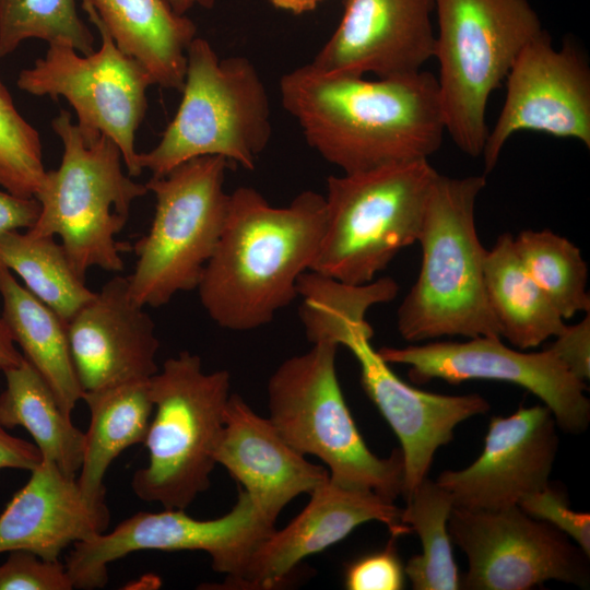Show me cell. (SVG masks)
<instances>
[{"instance_id": "6da1fadb", "label": "cell", "mask_w": 590, "mask_h": 590, "mask_svg": "<svg viewBox=\"0 0 590 590\" xmlns=\"http://www.w3.org/2000/svg\"><path fill=\"white\" fill-rule=\"evenodd\" d=\"M280 92L309 146L343 174L428 160L446 132L437 78L423 70L365 80L307 63L281 78Z\"/></svg>"}, {"instance_id": "7a4b0ae2", "label": "cell", "mask_w": 590, "mask_h": 590, "mask_svg": "<svg viewBox=\"0 0 590 590\" xmlns=\"http://www.w3.org/2000/svg\"><path fill=\"white\" fill-rule=\"evenodd\" d=\"M324 197L306 190L273 206L251 187L229 193L226 222L197 286L202 307L220 327L250 331L270 323L297 296L298 278L318 252Z\"/></svg>"}, {"instance_id": "3957f363", "label": "cell", "mask_w": 590, "mask_h": 590, "mask_svg": "<svg viewBox=\"0 0 590 590\" xmlns=\"http://www.w3.org/2000/svg\"><path fill=\"white\" fill-rule=\"evenodd\" d=\"M485 185L483 175L437 177L417 238L420 273L398 309L404 340L502 338L485 288L487 250L475 227V203Z\"/></svg>"}, {"instance_id": "277c9868", "label": "cell", "mask_w": 590, "mask_h": 590, "mask_svg": "<svg viewBox=\"0 0 590 590\" xmlns=\"http://www.w3.org/2000/svg\"><path fill=\"white\" fill-rule=\"evenodd\" d=\"M51 127L62 142V158L57 169L46 173L35 196L39 215L26 232L59 236L83 280L93 267L119 272L122 246L116 235L125 227L132 202L148 189L122 170L120 149L99 130L73 122L68 110H60Z\"/></svg>"}, {"instance_id": "5b68a950", "label": "cell", "mask_w": 590, "mask_h": 590, "mask_svg": "<svg viewBox=\"0 0 590 590\" xmlns=\"http://www.w3.org/2000/svg\"><path fill=\"white\" fill-rule=\"evenodd\" d=\"M438 176L427 158L329 176L326 228L310 271L350 285L374 281L417 241Z\"/></svg>"}, {"instance_id": "8992f818", "label": "cell", "mask_w": 590, "mask_h": 590, "mask_svg": "<svg viewBox=\"0 0 590 590\" xmlns=\"http://www.w3.org/2000/svg\"><path fill=\"white\" fill-rule=\"evenodd\" d=\"M181 92L157 145L138 154L140 167L162 177L189 160L216 155L255 169L272 126L269 97L252 62L243 56L221 60L206 39L194 37Z\"/></svg>"}, {"instance_id": "52a82bcc", "label": "cell", "mask_w": 590, "mask_h": 590, "mask_svg": "<svg viewBox=\"0 0 590 590\" xmlns=\"http://www.w3.org/2000/svg\"><path fill=\"white\" fill-rule=\"evenodd\" d=\"M338 347L320 340L280 364L268 381L269 420L297 452L319 458L333 482L394 500L403 492L402 452L379 458L367 447L338 380Z\"/></svg>"}, {"instance_id": "ba28073f", "label": "cell", "mask_w": 590, "mask_h": 590, "mask_svg": "<svg viewBox=\"0 0 590 590\" xmlns=\"http://www.w3.org/2000/svg\"><path fill=\"white\" fill-rule=\"evenodd\" d=\"M434 57L446 132L465 154L482 155L491 94L523 47L544 30L529 0H434Z\"/></svg>"}, {"instance_id": "9c48e42d", "label": "cell", "mask_w": 590, "mask_h": 590, "mask_svg": "<svg viewBox=\"0 0 590 590\" xmlns=\"http://www.w3.org/2000/svg\"><path fill=\"white\" fill-rule=\"evenodd\" d=\"M229 387L227 370L205 373L189 351L167 358L151 377L154 409L143 442L149 462L131 480L141 500L186 509L209 488Z\"/></svg>"}, {"instance_id": "30bf717a", "label": "cell", "mask_w": 590, "mask_h": 590, "mask_svg": "<svg viewBox=\"0 0 590 590\" xmlns=\"http://www.w3.org/2000/svg\"><path fill=\"white\" fill-rule=\"evenodd\" d=\"M231 165L222 156H200L145 184L155 196V213L149 232L134 244L137 262L126 276L139 305L161 307L197 288L226 222L224 181Z\"/></svg>"}, {"instance_id": "8fae6325", "label": "cell", "mask_w": 590, "mask_h": 590, "mask_svg": "<svg viewBox=\"0 0 590 590\" xmlns=\"http://www.w3.org/2000/svg\"><path fill=\"white\" fill-rule=\"evenodd\" d=\"M367 309L355 302H333L311 321L314 341L328 340L349 349L361 368V382L400 441L404 463L402 496L425 479L436 451L449 444L463 421L485 414L491 405L477 393L439 394L401 380L370 344L373 328Z\"/></svg>"}, {"instance_id": "7c38bea8", "label": "cell", "mask_w": 590, "mask_h": 590, "mask_svg": "<svg viewBox=\"0 0 590 590\" xmlns=\"http://www.w3.org/2000/svg\"><path fill=\"white\" fill-rule=\"evenodd\" d=\"M82 9L101 35L99 49L80 56L67 43L48 44L45 56L20 72L16 85L31 95L64 97L80 126L99 130L118 145L127 174L135 177L142 172L135 132L153 81L138 60L117 47L90 0H82Z\"/></svg>"}, {"instance_id": "4fadbf2b", "label": "cell", "mask_w": 590, "mask_h": 590, "mask_svg": "<svg viewBox=\"0 0 590 590\" xmlns=\"http://www.w3.org/2000/svg\"><path fill=\"white\" fill-rule=\"evenodd\" d=\"M273 530L274 523L241 489L233 508L216 519L198 520L185 509L138 512L109 533L74 543L63 565L74 589L91 590L107 583L110 563L133 552L202 551L215 571L232 579Z\"/></svg>"}, {"instance_id": "5bb4252c", "label": "cell", "mask_w": 590, "mask_h": 590, "mask_svg": "<svg viewBox=\"0 0 590 590\" xmlns=\"http://www.w3.org/2000/svg\"><path fill=\"white\" fill-rule=\"evenodd\" d=\"M448 530L468 558L462 589L528 590L548 580L589 586V556L518 505L498 510L453 507Z\"/></svg>"}, {"instance_id": "9a60e30c", "label": "cell", "mask_w": 590, "mask_h": 590, "mask_svg": "<svg viewBox=\"0 0 590 590\" xmlns=\"http://www.w3.org/2000/svg\"><path fill=\"white\" fill-rule=\"evenodd\" d=\"M388 364L410 367L414 382L442 379L451 385L485 379L509 382L536 396L565 433L581 434L590 422L586 382L573 376L546 347L523 352L506 346L499 337H476L465 342H432L405 347L384 346Z\"/></svg>"}, {"instance_id": "2e32d148", "label": "cell", "mask_w": 590, "mask_h": 590, "mask_svg": "<svg viewBox=\"0 0 590 590\" xmlns=\"http://www.w3.org/2000/svg\"><path fill=\"white\" fill-rule=\"evenodd\" d=\"M505 80V102L482 152L486 174L518 131L571 138L590 148V69L571 40L557 49L543 31L523 47Z\"/></svg>"}, {"instance_id": "e0dca14e", "label": "cell", "mask_w": 590, "mask_h": 590, "mask_svg": "<svg viewBox=\"0 0 590 590\" xmlns=\"http://www.w3.org/2000/svg\"><path fill=\"white\" fill-rule=\"evenodd\" d=\"M557 427L544 404L493 416L479 458L462 470L441 472L436 482L449 493L453 507L498 510L519 505L551 482Z\"/></svg>"}, {"instance_id": "ac0fdd59", "label": "cell", "mask_w": 590, "mask_h": 590, "mask_svg": "<svg viewBox=\"0 0 590 590\" xmlns=\"http://www.w3.org/2000/svg\"><path fill=\"white\" fill-rule=\"evenodd\" d=\"M434 0H345L343 16L310 62L341 75L416 73L434 57Z\"/></svg>"}, {"instance_id": "d6986e66", "label": "cell", "mask_w": 590, "mask_h": 590, "mask_svg": "<svg viewBox=\"0 0 590 590\" xmlns=\"http://www.w3.org/2000/svg\"><path fill=\"white\" fill-rule=\"evenodd\" d=\"M306 507L283 529L273 530L252 552L238 576L224 589H271L286 579L307 556L324 551L356 527L379 521L393 536L410 533L393 502L379 494L347 487L328 477L309 493Z\"/></svg>"}, {"instance_id": "ffe728a7", "label": "cell", "mask_w": 590, "mask_h": 590, "mask_svg": "<svg viewBox=\"0 0 590 590\" xmlns=\"http://www.w3.org/2000/svg\"><path fill=\"white\" fill-rule=\"evenodd\" d=\"M67 334L83 393L158 371L155 323L130 296L126 276L107 281L67 323Z\"/></svg>"}, {"instance_id": "44dd1931", "label": "cell", "mask_w": 590, "mask_h": 590, "mask_svg": "<svg viewBox=\"0 0 590 590\" xmlns=\"http://www.w3.org/2000/svg\"><path fill=\"white\" fill-rule=\"evenodd\" d=\"M215 461L273 523L292 499L329 477L324 467L306 460L238 394L228 398Z\"/></svg>"}, {"instance_id": "7402d4cb", "label": "cell", "mask_w": 590, "mask_h": 590, "mask_svg": "<svg viewBox=\"0 0 590 590\" xmlns=\"http://www.w3.org/2000/svg\"><path fill=\"white\" fill-rule=\"evenodd\" d=\"M109 521L106 503L90 502L76 477L42 460L0 515V554L22 550L56 562L67 547L105 532Z\"/></svg>"}, {"instance_id": "603a6c76", "label": "cell", "mask_w": 590, "mask_h": 590, "mask_svg": "<svg viewBox=\"0 0 590 590\" xmlns=\"http://www.w3.org/2000/svg\"><path fill=\"white\" fill-rule=\"evenodd\" d=\"M117 47L138 60L153 84L181 92L194 23L166 0H90Z\"/></svg>"}, {"instance_id": "cb8c5ba5", "label": "cell", "mask_w": 590, "mask_h": 590, "mask_svg": "<svg viewBox=\"0 0 590 590\" xmlns=\"http://www.w3.org/2000/svg\"><path fill=\"white\" fill-rule=\"evenodd\" d=\"M0 297L1 315L14 342L50 387L62 410L71 415L83 390L73 365L67 324L1 263Z\"/></svg>"}, {"instance_id": "d4e9b609", "label": "cell", "mask_w": 590, "mask_h": 590, "mask_svg": "<svg viewBox=\"0 0 590 590\" xmlns=\"http://www.w3.org/2000/svg\"><path fill=\"white\" fill-rule=\"evenodd\" d=\"M150 379L83 393L90 425L76 481L92 503H105L104 476L113 461L125 449L144 442L154 409Z\"/></svg>"}, {"instance_id": "484cf974", "label": "cell", "mask_w": 590, "mask_h": 590, "mask_svg": "<svg viewBox=\"0 0 590 590\" xmlns=\"http://www.w3.org/2000/svg\"><path fill=\"white\" fill-rule=\"evenodd\" d=\"M484 278L500 337L515 347H536L566 327L565 319L524 269L510 233L502 234L487 250Z\"/></svg>"}, {"instance_id": "4316f807", "label": "cell", "mask_w": 590, "mask_h": 590, "mask_svg": "<svg viewBox=\"0 0 590 590\" xmlns=\"http://www.w3.org/2000/svg\"><path fill=\"white\" fill-rule=\"evenodd\" d=\"M0 393V423L4 428H25L35 440L42 460L52 462L62 473L76 477L81 469L84 433L57 401L52 390L23 357L4 373Z\"/></svg>"}, {"instance_id": "83f0119b", "label": "cell", "mask_w": 590, "mask_h": 590, "mask_svg": "<svg viewBox=\"0 0 590 590\" xmlns=\"http://www.w3.org/2000/svg\"><path fill=\"white\" fill-rule=\"evenodd\" d=\"M0 263L66 324L96 293L74 271L55 236L7 232L0 236Z\"/></svg>"}, {"instance_id": "f1b7e54d", "label": "cell", "mask_w": 590, "mask_h": 590, "mask_svg": "<svg viewBox=\"0 0 590 590\" xmlns=\"http://www.w3.org/2000/svg\"><path fill=\"white\" fill-rule=\"evenodd\" d=\"M401 521L420 538L422 552L411 557L405 576L415 590H457L461 578L456 564L448 519L453 508L449 493L425 477L405 498Z\"/></svg>"}, {"instance_id": "f546056e", "label": "cell", "mask_w": 590, "mask_h": 590, "mask_svg": "<svg viewBox=\"0 0 590 590\" xmlns=\"http://www.w3.org/2000/svg\"><path fill=\"white\" fill-rule=\"evenodd\" d=\"M524 269L564 319L590 311L588 268L580 249L550 229L522 231L514 237Z\"/></svg>"}, {"instance_id": "4dcf8cb0", "label": "cell", "mask_w": 590, "mask_h": 590, "mask_svg": "<svg viewBox=\"0 0 590 590\" xmlns=\"http://www.w3.org/2000/svg\"><path fill=\"white\" fill-rule=\"evenodd\" d=\"M27 39L67 43L82 55L94 51V36L76 0H0V58Z\"/></svg>"}, {"instance_id": "1f68e13d", "label": "cell", "mask_w": 590, "mask_h": 590, "mask_svg": "<svg viewBox=\"0 0 590 590\" xmlns=\"http://www.w3.org/2000/svg\"><path fill=\"white\" fill-rule=\"evenodd\" d=\"M46 173L38 131L19 113L0 81V187L35 198Z\"/></svg>"}, {"instance_id": "d6a6232c", "label": "cell", "mask_w": 590, "mask_h": 590, "mask_svg": "<svg viewBox=\"0 0 590 590\" xmlns=\"http://www.w3.org/2000/svg\"><path fill=\"white\" fill-rule=\"evenodd\" d=\"M518 506L530 517L566 534L590 555V515L573 510L566 491L550 482L545 488L521 499Z\"/></svg>"}, {"instance_id": "836d02e7", "label": "cell", "mask_w": 590, "mask_h": 590, "mask_svg": "<svg viewBox=\"0 0 590 590\" xmlns=\"http://www.w3.org/2000/svg\"><path fill=\"white\" fill-rule=\"evenodd\" d=\"M60 560H46L28 551H11L0 564V590H71Z\"/></svg>"}, {"instance_id": "e575fe53", "label": "cell", "mask_w": 590, "mask_h": 590, "mask_svg": "<svg viewBox=\"0 0 590 590\" xmlns=\"http://www.w3.org/2000/svg\"><path fill=\"white\" fill-rule=\"evenodd\" d=\"M396 536L381 551L351 563L344 583L350 590H400L404 588L405 570L398 555Z\"/></svg>"}, {"instance_id": "d590c367", "label": "cell", "mask_w": 590, "mask_h": 590, "mask_svg": "<svg viewBox=\"0 0 590 590\" xmlns=\"http://www.w3.org/2000/svg\"><path fill=\"white\" fill-rule=\"evenodd\" d=\"M547 347L577 379L590 378V314L577 324L567 326Z\"/></svg>"}, {"instance_id": "8d00e7d4", "label": "cell", "mask_w": 590, "mask_h": 590, "mask_svg": "<svg viewBox=\"0 0 590 590\" xmlns=\"http://www.w3.org/2000/svg\"><path fill=\"white\" fill-rule=\"evenodd\" d=\"M39 211L36 198L0 190V236L10 231L28 229L37 221Z\"/></svg>"}, {"instance_id": "74e56055", "label": "cell", "mask_w": 590, "mask_h": 590, "mask_svg": "<svg viewBox=\"0 0 590 590\" xmlns=\"http://www.w3.org/2000/svg\"><path fill=\"white\" fill-rule=\"evenodd\" d=\"M40 462L42 456L36 445L11 435L0 423V471L17 469L31 472Z\"/></svg>"}, {"instance_id": "f35d334b", "label": "cell", "mask_w": 590, "mask_h": 590, "mask_svg": "<svg viewBox=\"0 0 590 590\" xmlns=\"http://www.w3.org/2000/svg\"><path fill=\"white\" fill-rule=\"evenodd\" d=\"M23 357L16 350L12 334L0 312V373L19 365Z\"/></svg>"}, {"instance_id": "ab89813d", "label": "cell", "mask_w": 590, "mask_h": 590, "mask_svg": "<svg viewBox=\"0 0 590 590\" xmlns=\"http://www.w3.org/2000/svg\"><path fill=\"white\" fill-rule=\"evenodd\" d=\"M322 1L324 0H270L275 8L294 14L312 11Z\"/></svg>"}, {"instance_id": "60d3db41", "label": "cell", "mask_w": 590, "mask_h": 590, "mask_svg": "<svg viewBox=\"0 0 590 590\" xmlns=\"http://www.w3.org/2000/svg\"><path fill=\"white\" fill-rule=\"evenodd\" d=\"M170 8L178 14L185 15L187 11L196 5L212 8L217 0H166Z\"/></svg>"}]
</instances>
